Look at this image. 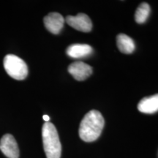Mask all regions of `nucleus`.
Masks as SVG:
<instances>
[{"instance_id": "f257e3e1", "label": "nucleus", "mask_w": 158, "mask_h": 158, "mask_svg": "<svg viewBox=\"0 0 158 158\" xmlns=\"http://www.w3.org/2000/svg\"><path fill=\"white\" fill-rule=\"evenodd\" d=\"M105 121L98 110H92L83 118L79 127V136L85 142L96 141L101 135Z\"/></svg>"}, {"instance_id": "f03ea898", "label": "nucleus", "mask_w": 158, "mask_h": 158, "mask_svg": "<svg viewBox=\"0 0 158 158\" xmlns=\"http://www.w3.org/2000/svg\"><path fill=\"white\" fill-rule=\"evenodd\" d=\"M43 148L47 158H60L62 145L55 126L51 122H45L42 128Z\"/></svg>"}, {"instance_id": "7ed1b4c3", "label": "nucleus", "mask_w": 158, "mask_h": 158, "mask_svg": "<svg viewBox=\"0 0 158 158\" xmlns=\"http://www.w3.org/2000/svg\"><path fill=\"white\" fill-rule=\"evenodd\" d=\"M4 68L7 73L15 80H23L28 75V67L22 59L13 54L4 58Z\"/></svg>"}, {"instance_id": "20e7f679", "label": "nucleus", "mask_w": 158, "mask_h": 158, "mask_svg": "<svg viewBox=\"0 0 158 158\" xmlns=\"http://www.w3.org/2000/svg\"><path fill=\"white\" fill-rule=\"evenodd\" d=\"M70 27L83 32H89L92 29V23L87 15L79 13L77 15H68L65 19Z\"/></svg>"}, {"instance_id": "39448f33", "label": "nucleus", "mask_w": 158, "mask_h": 158, "mask_svg": "<svg viewBox=\"0 0 158 158\" xmlns=\"http://www.w3.org/2000/svg\"><path fill=\"white\" fill-rule=\"evenodd\" d=\"M0 150L7 158H19V149L15 139L10 134H5L0 140Z\"/></svg>"}, {"instance_id": "423d86ee", "label": "nucleus", "mask_w": 158, "mask_h": 158, "mask_svg": "<svg viewBox=\"0 0 158 158\" xmlns=\"http://www.w3.org/2000/svg\"><path fill=\"white\" fill-rule=\"evenodd\" d=\"M68 72L77 81L86 80L92 73V68L83 62H75L69 65Z\"/></svg>"}, {"instance_id": "0eeeda50", "label": "nucleus", "mask_w": 158, "mask_h": 158, "mask_svg": "<svg viewBox=\"0 0 158 158\" xmlns=\"http://www.w3.org/2000/svg\"><path fill=\"white\" fill-rule=\"evenodd\" d=\"M45 28L54 35H58L62 30L64 23V19L58 13H51L43 19Z\"/></svg>"}, {"instance_id": "6e6552de", "label": "nucleus", "mask_w": 158, "mask_h": 158, "mask_svg": "<svg viewBox=\"0 0 158 158\" xmlns=\"http://www.w3.org/2000/svg\"><path fill=\"white\" fill-rule=\"evenodd\" d=\"M138 109L143 114H152L158 111V94L146 97L138 105Z\"/></svg>"}, {"instance_id": "1a4fd4ad", "label": "nucleus", "mask_w": 158, "mask_h": 158, "mask_svg": "<svg viewBox=\"0 0 158 158\" xmlns=\"http://www.w3.org/2000/svg\"><path fill=\"white\" fill-rule=\"evenodd\" d=\"M93 51L92 47L87 44H73L66 50L67 54L71 58L78 59L90 55Z\"/></svg>"}, {"instance_id": "9d476101", "label": "nucleus", "mask_w": 158, "mask_h": 158, "mask_svg": "<svg viewBox=\"0 0 158 158\" xmlns=\"http://www.w3.org/2000/svg\"><path fill=\"white\" fill-rule=\"evenodd\" d=\"M116 45H117L118 50L125 54H132L135 48L133 40L124 34H119L117 35Z\"/></svg>"}, {"instance_id": "9b49d317", "label": "nucleus", "mask_w": 158, "mask_h": 158, "mask_svg": "<svg viewBox=\"0 0 158 158\" xmlns=\"http://www.w3.org/2000/svg\"><path fill=\"white\" fill-rule=\"evenodd\" d=\"M150 14V6L147 3H141L136 10L135 13V20L138 23H143Z\"/></svg>"}, {"instance_id": "f8f14e48", "label": "nucleus", "mask_w": 158, "mask_h": 158, "mask_svg": "<svg viewBox=\"0 0 158 158\" xmlns=\"http://www.w3.org/2000/svg\"><path fill=\"white\" fill-rule=\"evenodd\" d=\"M43 118L44 121H45V122H48L49 120H50V117L48 115H44L43 116Z\"/></svg>"}]
</instances>
